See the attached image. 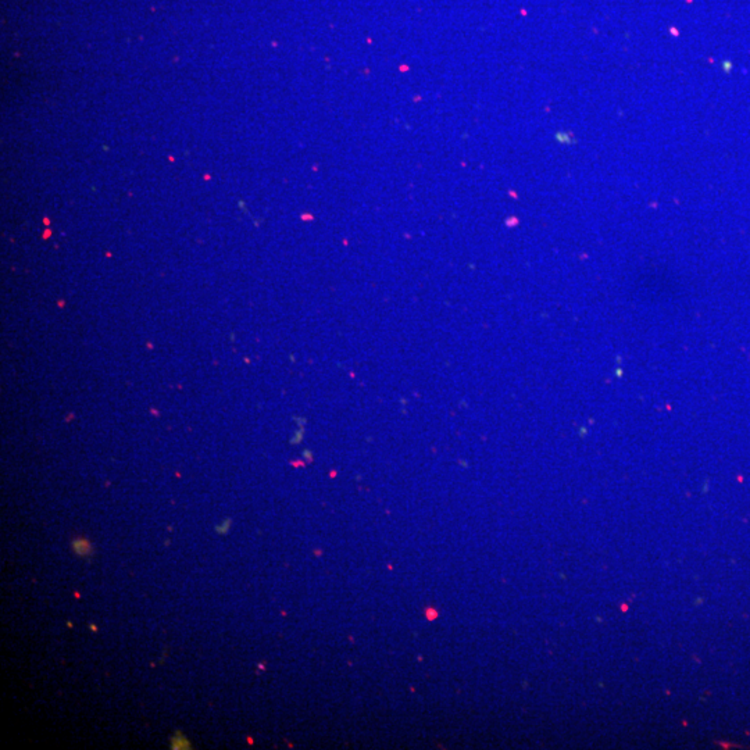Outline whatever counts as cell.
I'll return each mask as SVG.
<instances>
[{
    "label": "cell",
    "instance_id": "obj_1",
    "mask_svg": "<svg viewBox=\"0 0 750 750\" xmlns=\"http://www.w3.org/2000/svg\"><path fill=\"white\" fill-rule=\"evenodd\" d=\"M73 548H74V551H75L80 556H88V555L90 553V551H92L90 544H89L88 541H85V540H78V541H75V542L73 544Z\"/></svg>",
    "mask_w": 750,
    "mask_h": 750
}]
</instances>
